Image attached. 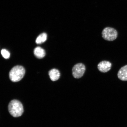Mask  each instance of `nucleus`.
<instances>
[{
	"instance_id": "3",
	"label": "nucleus",
	"mask_w": 127,
	"mask_h": 127,
	"mask_svg": "<svg viewBox=\"0 0 127 127\" xmlns=\"http://www.w3.org/2000/svg\"><path fill=\"white\" fill-rule=\"evenodd\" d=\"M102 37L106 40L112 41L117 39L118 33L115 29L109 27L104 28L101 33Z\"/></svg>"
},
{
	"instance_id": "9",
	"label": "nucleus",
	"mask_w": 127,
	"mask_h": 127,
	"mask_svg": "<svg viewBox=\"0 0 127 127\" xmlns=\"http://www.w3.org/2000/svg\"><path fill=\"white\" fill-rule=\"evenodd\" d=\"M47 39V35L46 33H42L38 36L36 39V43L38 44H41L46 41Z\"/></svg>"
},
{
	"instance_id": "1",
	"label": "nucleus",
	"mask_w": 127,
	"mask_h": 127,
	"mask_svg": "<svg viewBox=\"0 0 127 127\" xmlns=\"http://www.w3.org/2000/svg\"><path fill=\"white\" fill-rule=\"evenodd\" d=\"M8 109L10 115L15 117L21 116L24 112L23 104L17 100H12L9 102Z\"/></svg>"
},
{
	"instance_id": "5",
	"label": "nucleus",
	"mask_w": 127,
	"mask_h": 127,
	"mask_svg": "<svg viewBox=\"0 0 127 127\" xmlns=\"http://www.w3.org/2000/svg\"><path fill=\"white\" fill-rule=\"evenodd\" d=\"M112 66V64L110 62L107 61H103L98 64L97 68L100 72L106 73L110 70Z\"/></svg>"
},
{
	"instance_id": "8",
	"label": "nucleus",
	"mask_w": 127,
	"mask_h": 127,
	"mask_svg": "<svg viewBox=\"0 0 127 127\" xmlns=\"http://www.w3.org/2000/svg\"><path fill=\"white\" fill-rule=\"evenodd\" d=\"M34 54L36 58L42 59L45 56V51L40 47H38L35 48L34 51Z\"/></svg>"
},
{
	"instance_id": "10",
	"label": "nucleus",
	"mask_w": 127,
	"mask_h": 127,
	"mask_svg": "<svg viewBox=\"0 0 127 127\" xmlns=\"http://www.w3.org/2000/svg\"><path fill=\"white\" fill-rule=\"evenodd\" d=\"M1 54L3 57L5 59H8L10 57V53L6 49H2L1 51Z\"/></svg>"
},
{
	"instance_id": "7",
	"label": "nucleus",
	"mask_w": 127,
	"mask_h": 127,
	"mask_svg": "<svg viewBox=\"0 0 127 127\" xmlns=\"http://www.w3.org/2000/svg\"><path fill=\"white\" fill-rule=\"evenodd\" d=\"M49 74L50 79L53 81L58 80L60 76V71L56 69L51 70L49 71Z\"/></svg>"
},
{
	"instance_id": "6",
	"label": "nucleus",
	"mask_w": 127,
	"mask_h": 127,
	"mask_svg": "<svg viewBox=\"0 0 127 127\" xmlns=\"http://www.w3.org/2000/svg\"><path fill=\"white\" fill-rule=\"evenodd\" d=\"M117 76L121 80L127 81V65L123 66L119 70Z\"/></svg>"
},
{
	"instance_id": "4",
	"label": "nucleus",
	"mask_w": 127,
	"mask_h": 127,
	"mask_svg": "<svg viewBox=\"0 0 127 127\" xmlns=\"http://www.w3.org/2000/svg\"><path fill=\"white\" fill-rule=\"evenodd\" d=\"M86 70L85 65L82 63L75 64L72 69L73 77L76 79H79L83 76Z\"/></svg>"
},
{
	"instance_id": "2",
	"label": "nucleus",
	"mask_w": 127,
	"mask_h": 127,
	"mask_svg": "<svg viewBox=\"0 0 127 127\" xmlns=\"http://www.w3.org/2000/svg\"><path fill=\"white\" fill-rule=\"evenodd\" d=\"M25 72V68L23 66H14L9 73V78L12 82H18L23 78Z\"/></svg>"
}]
</instances>
